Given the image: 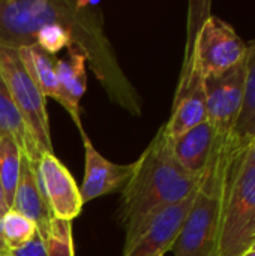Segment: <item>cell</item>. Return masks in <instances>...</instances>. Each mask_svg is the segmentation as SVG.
I'll return each mask as SVG.
<instances>
[{"label":"cell","instance_id":"obj_15","mask_svg":"<svg viewBox=\"0 0 255 256\" xmlns=\"http://www.w3.org/2000/svg\"><path fill=\"white\" fill-rule=\"evenodd\" d=\"M17 51L23 66L26 68L33 82L38 86V88L42 92V94L45 98H53L60 102V90L54 69V60L36 45L23 46Z\"/></svg>","mask_w":255,"mask_h":256},{"label":"cell","instance_id":"obj_14","mask_svg":"<svg viewBox=\"0 0 255 256\" xmlns=\"http://www.w3.org/2000/svg\"><path fill=\"white\" fill-rule=\"evenodd\" d=\"M0 136L12 138L29 160L39 162L41 154L36 150V147L26 129L24 120L12 99L2 75H0Z\"/></svg>","mask_w":255,"mask_h":256},{"label":"cell","instance_id":"obj_16","mask_svg":"<svg viewBox=\"0 0 255 256\" xmlns=\"http://www.w3.org/2000/svg\"><path fill=\"white\" fill-rule=\"evenodd\" d=\"M245 88L239 118L234 126V136L239 141L255 138V39L246 45L245 54Z\"/></svg>","mask_w":255,"mask_h":256},{"label":"cell","instance_id":"obj_1","mask_svg":"<svg viewBox=\"0 0 255 256\" xmlns=\"http://www.w3.org/2000/svg\"><path fill=\"white\" fill-rule=\"evenodd\" d=\"M201 176H192L174 159L164 126L134 162V171L122 189L120 222L129 246L165 208L192 195Z\"/></svg>","mask_w":255,"mask_h":256},{"label":"cell","instance_id":"obj_2","mask_svg":"<svg viewBox=\"0 0 255 256\" xmlns=\"http://www.w3.org/2000/svg\"><path fill=\"white\" fill-rule=\"evenodd\" d=\"M255 240V144L233 138L222 186L216 256H242Z\"/></svg>","mask_w":255,"mask_h":256},{"label":"cell","instance_id":"obj_8","mask_svg":"<svg viewBox=\"0 0 255 256\" xmlns=\"http://www.w3.org/2000/svg\"><path fill=\"white\" fill-rule=\"evenodd\" d=\"M38 171L53 218L72 222L81 213L84 204L80 188L68 168L54 156V153H45L39 159Z\"/></svg>","mask_w":255,"mask_h":256},{"label":"cell","instance_id":"obj_7","mask_svg":"<svg viewBox=\"0 0 255 256\" xmlns=\"http://www.w3.org/2000/svg\"><path fill=\"white\" fill-rule=\"evenodd\" d=\"M245 88V62L206 78V112L218 138L234 135Z\"/></svg>","mask_w":255,"mask_h":256},{"label":"cell","instance_id":"obj_22","mask_svg":"<svg viewBox=\"0 0 255 256\" xmlns=\"http://www.w3.org/2000/svg\"><path fill=\"white\" fill-rule=\"evenodd\" d=\"M8 212H9V207H8V202L5 200V195H3V190H2V186H0V216L3 218Z\"/></svg>","mask_w":255,"mask_h":256},{"label":"cell","instance_id":"obj_13","mask_svg":"<svg viewBox=\"0 0 255 256\" xmlns=\"http://www.w3.org/2000/svg\"><path fill=\"white\" fill-rule=\"evenodd\" d=\"M215 140V130L206 120L188 129L180 136L170 140V147L174 159L183 170L192 176H201L210 160Z\"/></svg>","mask_w":255,"mask_h":256},{"label":"cell","instance_id":"obj_3","mask_svg":"<svg viewBox=\"0 0 255 256\" xmlns=\"http://www.w3.org/2000/svg\"><path fill=\"white\" fill-rule=\"evenodd\" d=\"M234 135L215 140L210 160L201 174L194 202L173 246L174 256H216L222 186Z\"/></svg>","mask_w":255,"mask_h":256},{"label":"cell","instance_id":"obj_18","mask_svg":"<svg viewBox=\"0 0 255 256\" xmlns=\"http://www.w3.org/2000/svg\"><path fill=\"white\" fill-rule=\"evenodd\" d=\"M2 230L5 243L9 250L23 248L38 234L35 222L14 210H9L2 218Z\"/></svg>","mask_w":255,"mask_h":256},{"label":"cell","instance_id":"obj_11","mask_svg":"<svg viewBox=\"0 0 255 256\" xmlns=\"http://www.w3.org/2000/svg\"><path fill=\"white\" fill-rule=\"evenodd\" d=\"M38 164L39 162H32L23 154L20 178L9 210H14L33 220L39 236L45 240L48 237L50 225L54 218L51 214L50 206L44 195V189L41 186Z\"/></svg>","mask_w":255,"mask_h":256},{"label":"cell","instance_id":"obj_21","mask_svg":"<svg viewBox=\"0 0 255 256\" xmlns=\"http://www.w3.org/2000/svg\"><path fill=\"white\" fill-rule=\"evenodd\" d=\"M9 254V249L5 243V238H3V230H2V216H0V255L8 256Z\"/></svg>","mask_w":255,"mask_h":256},{"label":"cell","instance_id":"obj_4","mask_svg":"<svg viewBox=\"0 0 255 256\" xmlns=\"http://www.w3.org/2000/svg\"><path fill=\"white\" fill-rule=\"evenodd\" d=\"M210 2H191L188 12L186 45L180 78L174 93L171 114L164 124L165 135L174 140L188 129L207 120L206 112V78L195 54V36L201 21L210 14Z\"/></svg>","mask_w":255,"mask_h":256},{"label":"cell","instance_id":"obj_26","mask_svg":"<svg viewBox=\"0 0 255 256\" xmlns=\"http://www.w3.org/2000/svg\"><path fill=\"white\" fill-rule=\"evenodd\" d=\"M0 256H3V255H0Z\"/></svg>","mask_w":255,"mask_h":256},{"label":"cell","instance_id":"obj_17","mask_svg":"<svg viewBox=\"0 0 255 256\" xmlns=\"http://www.w3.org/2000/svg\"><path fill=\"white\" fill-rule=\"evenodd\" d=\"M23 152L9 136H0V186L11 208L20 178Z\"/></svg>","mask_w":255,"mask_h":256},{"label":"cell","instance_id":"obj_20","mask_svg":"<svg viewBox=\"0 0 255 256\" xmlns=\"http://www.w3.org/2000/svg\"><path fill=\"white\" fill-rule=\"evenodd\" d=\"M8 256H48L47 250V243L45 240L39 236V232L23 248L9 250Z\"/></svg>","mask_w":255,"mask_h":256},{"label":"cell","instance_id":"obj_9","mask_svg":"<svg viewBox=\"0 0 255 256\" xmlns=\"http://www.w3.org/2000/svg\"><path fill=\"white\" fill-rule=\"evenodd\" d=\"M195 192L161 212L129 246L123 248L122 256H162L171 250L194 202Z\"/></svg>","mask_w":255,"mask_h":256},{"label":"cell","instance_id":"obj_24","mask_svg":"<svg viewBox=\"0 0 255 256\" xmlns=\"http://www.w3.org/2000/svg\"><path fill=\"white\" fill-rule=\"evenodd\" d=\"M252 142H254V144H255V138H254V140H252Z\"/></svg>","mask_w":255,"mask_h":256},{"label":"cell","instance_id":"obj_19","mask_svg":"<svg viewBox=\"0 0 255 256\" xmlns=\"http://www.w3.org/2000/svg\"><path fill=\"white\" fill-rule=\"evenodd\" d=\"M45 243H47L48 256H75L74 238H72V222L53 219Z\"/></svg>","mask_w":255,"mask_h":256},{"label":"cell","instance_id":"obj_23","mask_svg":"<svg viewBox=\"0 0 255 256\" xmlns=\"http://www.w3.org/2000/svg\"><path fill=\"white\" fill-rule=\"evenodd\" d=\"M249 250H252V252H255V240H254V243L251 244V248H249Z\"/></svg>","mask_w":255,"mask_h":256},{"label":"cell","instance_id":"obj_5","mask_svg":"<svg viewBox=\"0 0 255 256\" xmlns=\"http://www.w3.org/2000/svg\"><path fill=\"white\" fill-rule=\"evenodd\" d=\"M0 75L6 82L39 154L54 153L45 105L47 98L27 74L15 48L0 45Z\"/></svg>","mask_w":255,"mask_h":256},{"label":"cell","instance_id":"obj_25","mask_svg":"<svg viewBox=\"0 0 255 256\" xmlns=\"http://www.w3.org/2000/svg\"><path fill=\"white\" fill-rule=\"evenodd\" d=\"M162 256H165V255H162Z\"/></svg>","mask_w":255,"mask_h":256},{"label":"cell","instance_id":"obj_12","mask_svg":"<svg viewBox=\"0 0 255 256\" xmlns=\"http://www.w3.org/2000/svg\"><path fill=\"white\" fill-rule=\"evenodd\" d=\"M89 56L77 45L68 46V58H56L54 69L60 90V105L71 114L80 134H84L80 120V100L87 88L86 62Z\"/></svg>","mask_w":255,"mask_h":256},{"label":"cell","instance_id":"obj_10","mask_svg":"<svg viewBox=\"0 0 255 256\" xmlns=\"http://www.w3.org/2000/svg\"><path fill=\"white\" fill-rule=\"evenodd\" d=\"M81 138L84 142V177L78 188L83 204H87L123 188L134 171V164L117 165L110 162L93 147L86 132L81 134Z\"/></svg>","mask_w":255,"mask_h":256},{"label":"cell","instance_id":"obj_6","mask_svg":"<svg viewBox=\"0 0 255 256\" xmlns=\"http://www.w3.org/2000/svg\"><path fill=\"white\" fill-rule=\"evenodd\" d=\"M195 54L204 78L222 74L240 62L246 54V44L224 20L206 15L195 36Z\"/></svg>","mask_w":255,"mask_h":256}]
</instances>
